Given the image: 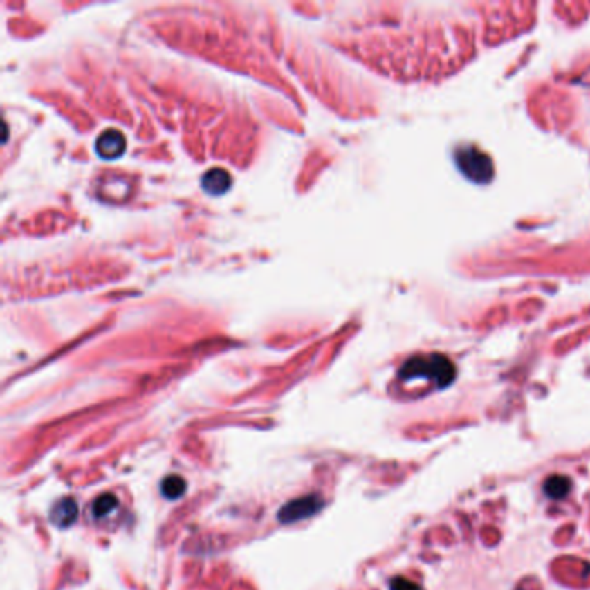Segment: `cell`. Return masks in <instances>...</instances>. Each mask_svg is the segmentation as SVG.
I'll return each instance as SVG.
<instances>
[{"mask_svg":"<svg viewBox=\"0 0 590 590\" xmlns=\"http://www.w3.org/2000/svg\"><path fill=\"white\" fill-rule=\"evenodd\" d=\"M457 163L461 170L476 182H486L490 175H492V163H490V160L476 149L459 151Z\"/></svg>","mask_w":590,"mask_h":590,"instance_id":"3957f363","label":"cell"},{"mask_svg":"<svg viewBox=\"0 0 590 590\" xmlns=\"http://www.w3.org/2000/svg\"><path fill=\"white\" fill-rule=\"evenodd\" d=\"M185 488H187V483H185L182 476L172 474L161 481V493L170 500H175L184 495Z\"/></svg>","mask_w":590,"mask_h":590,"instance_id":"ba28073f","label":"cell"},{"mask_svg":"<svg viewBox=\"0 0 590 590\" xmlns=\"http://www.w3.org/2000/svg\"><path fill=\"white\" fill-rule=\"evenodd\" d=\"M201 187L210 196H222L232 187V177L223 168H212L203 175Z\"/></svg>","mask_w":590,"mask_h":590,"instance_id":"5b68a950","label":"cell"},{"mask_svg":"<svg viewBox=\"0 0 590 590\" xmlns=\"http://www.w3.org/2000/svg\"><path fill=\"white\" fill-rule=\"evenodd\" d=\"M127 140L123 133L116 129H108L95 140V151L102 160H116L125 153Z\"/></svg>","mask_w":590,"mask_h":590,"instance_id":"277c9868","label":"cell"},{"mask_svg":"<svg viewBox=\"0 0 590 590\" xmlns=\"http://www.w3.org/2000/svg\"><path fill=\"white\" fill-rule=\"evenodd\" d=\"M391 590H421L414 582L405 578H395L391 582Z\"/></svg>","mask_w":590,"mask_h":590,"instance_id":"30bf717a","label":"cell"},{"mask_svg":"<svg viewBox=\"0 0 590 590\" xmlns=\"http://www.w3.org/2000/svg\"><path fill=\"white\" fill-rule=\"evenodd\" d=\"M322 509V499L317 495H306L299 497V499L291 500V502L284 504L277 514V519L281 523H296V521L308 519L313 514H317Z\"/></svg>","mask_w":590,"mask_h":590,"instance_id":"7a4b0ae2","label":"cell"},{"mask_svg":"<svg viewBox=\"0 0 590 590\" xmlns=\"http://www.w3.org/2000/svg\"><path fill=\"white\" fill-rule=\"evenodd\" d=\"M398 376L405 381H412L416 378L434 379L440 388L450 385L455 378V369L452 362L443 355H431V357H414L402 365Z\"/></svg>","mask_w":590,"mask_h":590,"instance_id":"6da1fadb","label":"cell"},{"mask_svg":"<svg viewBox=\"0 0 590 590\" xmlns=\"http://www.w3.org/2000/svg\"><path fill=\"white\" fill-rule=\"evenodd\" d=\"M116 506H118L116 495H113V493H104V495L98 497V499L94 500V504H92V516H94L95 519H102V517L108 516L109 513H113V510L116 509Z\"/></svg>","mask_w":590,"mask_h":590,"instance_id":"9c48e42d","label":"cell"},{"mask_svg":"<svg viewBox=\"0 0 590 590\" xmlns=\"http://www.w3.org/2000/svg\"><path fill=\"white\" fill-rule=\"evenodd\" d=\"M569 490H571V481H569L566 476H551V478H547V481L544 483L545 495L555 500L564 499L569 493Z\"/></svg>","mask_w":590,"mask_h":590,"instance_id":"52a82bcc","label":"cell"},{"mask_svg":"<svg viewBox=\"0 0 590 590\" xmlns=\"http://www.w3.org/2000/svg\"><path fill=\"white\" fill-rule=\"evenodd\" d=\"M78 517V504L77 500L66 497L61 499L56 506L50 509V521L56 524L57 528H68L77 521Z\"/></svg>","mask_w":590,"mask_h":590,"instance_id":"8992f818","label":"cell"}]
</instances>
